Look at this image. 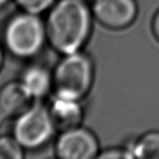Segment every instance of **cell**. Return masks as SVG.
Listing matches in <instances>:
<instances>
[{"mask_svg":"<svg viewBox=\"0 0 159 159\" xmlns=\"http://www.w3.org/2000/svg\"><path fill=\"white\" fill-rule=\"evenodd\" d=\"M47 42L46 24L39 15L21 11L4 27V46L16 58L31 59L38 55Z\"/></svg>","mask_w":159,"mask_h":159,"instance_id":"cell-3","label":"cell"},{"mask_svg":"<svg viewBox=\"0 0 159 159\" xmlns=\"http://www.w3.org/2000/svg\"><path fill=\"white\" fill-rule=\"evenodd\" d=\"M3 62H4V53H3V49H2V48L0 46V70L2 68Z\"/></svg>","mask_w":159,"mask_h":159,"instance_id":"cell-16","label":"cell"},{"mask_svg":"<svg viewBox=\"0 0 159 159\" xmlns=\"http://www.w3.org/2000/svg\"><path fill=\"white\" fill-rule=\"evenodd\" d=\"M15 118L12 136L24 150L44 147L57 130L47 106L31 105Z\"/></svg>","mask_w":159,"mask_h":159,"instance_id":"cell-4","label":"cell"},{"mask_svg":"<svg viewBox=\"0 0 159 159\" xmlns=\"http://www.w3.org/2000/svg\"><path fill=\"white\" fill-rule=\"evenodd\" d=\"M152 32L155 38L159 42V9L155 13L152 19Z\"/></svg>","mask_w":159,"mask_h":159,"instance_id":"cell-14","label":"cell"},{"mask_svg":"<svg viewBox=\"0 0 159 159\" xmlns=\"http://www.w3.org/2000/svg\"><path fill=\"white\" fill-rule=\"evenodd\" d=\"M24 151L13 136H0V159H21Z\"/></svg>","mask_w":159,"mask_h":159,"instance_id":"cell-11","label":"cell"},{"mask_svg":"<svg viewBox=\"0 0 159 159\" xmlns=\"http://www.w3.org/2000/svg\"><path fill=\"white\" fill-rule=\"evenodd\" d=\"M54 150L61 159L97 158L101 152L97 136L81 125L61 131Z\"/></svg>","mask_w":159,"mask_h":159,"instance_id":"cell-5","label":"cell"},{"mask_svg":"<svg viewBox=\"0 0 159 159\" xmlns=\"http://www.w3.org/2000/svg\"><path fill=\"white\" fill-rule=\"evenodd\" d=\"M9 0H0V9H2L7 3Z\"/></svg>","mask_w":159,"mask_h":159,"instance_id":"cell-17","label":"cell"},{"mask_svg":"<svg viewBox=\"0 0 159 159\" xmlns=\"http://www.w3.org/2000/svg\"><path fill=\"white\" fill-rule=\"evenodd\" d=\"M57 0H15L21 11L40 15L48 11Z\"/></svg>","mask_w":159,"mask_h":159,"instance_id":"cell-12","label":"cell"},{"mask_svg":"<svg viewBox=\"0 0 159 159\" xmlns=\"http://www.w3.org/2000/svg\"><path fill=\"white\" fill-rule=\"evenodd\" d=\"M52 76L55 94L82 101L92 89L95 64L83 50L62 55L52 71Z\"/></svg>","mask_w":159,"mask_h":159,"instance_id":"cell-2","label":"cell"},{"mask_svg":"<svg viewBox=\"0 0 159 159\" xmlns=\"http://www.w3.org/2000/svg\"><path fill=\"white\" fill-rule=\"evenodd\" d=\"M94 20L111 30H124L134 23L139 7L136 0H92Z\"/></svg>","mask_w":159,"mask_h":159,"instance_id":"cell-6","label":"cell"},{"mask_svg":"<svg viewBox=\"0 0 159 159\" xmlns=\"http://www.w3.org/2000/svg\"><path fill=\"white\" fill-rule=\"evenodd\" d=\"M97 158H131L130 154L125 146L112 147L101 151Z\"/></svg>","mask_w":159,"mask_h":159,"instance_id":"cell-13","label":"cell"},{"mask_svg":"<svg viewBox=\"0 0 159 159\" xmlns=\"http://www.w3.org/2000/svg\"><path fill=\"white\" fill-rule=\"evenodd\" d=\"M82 101L53 94L48 107L50 116L58 130H65L81 125L84 118Z\"/></svg>","mask_w":159,"mask_h":159,"instance_id":"cell-7","label":"cell"},{"mask_svg":"<svg viewBox=\"0 0 159 159\" xmlns=\"http://www.w3.org/2000/svg\"><path fill=\"white\" fill-rule=\"evenodd\" d=\"M32 101L20 81L9 82L0 89V109L8 118L24 112L32 105Z\"/></svg>","mask_w":159,"mask_h":159,"instance_id":"cell-9","label":"cell"},{"mask_svg":"<svg viewBox=\"0 0 159 159\" xmlns=\"http://www.w3.org/2000/svg\"><path fill=\"white\" fill-rule=\"evenodd\" d=\"M8 117L1 111V109H0V128L4 125V123L6 122V120L7 119Z\"/></svg>","mask_w":159,"mask_h":159,"instance_id":"cell-15","label":"cell"},{"mask_svg":"<svg viewBox=\"0 0 159 159\" xmlns=\"http://www.w3.org/2000/svg\"><path fill=\"white\" fill-rule=\"evenodd\" d=\"M90 6L85 0H57L45 20L48 43L59 54L83 50L93 27Z\"/></svg>","mask_w":159,"mask_h":159,"instance_id":"cell-1","label":"cell"},{"mask_svg":"<svg viewBox=\"0 0 159 159\" xmlns=\"http://www.w3.org/2000/svg\"><path fill=\"white\" fill-rule=\"evenodd\" d=\"M20 83L32 100H40L53 91L52 72L41 64H32L21 74Z\"/></svg>","mask_w":159,"mask_h":159,"instance_id":"cell-8","label":"cell"},{"mask_svg":"<svg viewBox=\"0 0 159 159\" xmlns=\"http://www.w3.org/2000/svg\"><path fill=\"white\" fill-rule=\"evenodd\" d=\"M85 1H87V2H89V1H92V0H85Z\"/></svg>","mask_w":159,"mask_h":159,"instance_id":"cell-18","label":"cell"},{"mask_svg":"<svg viewBox=\"0 0 159 159\" xmlns=\"http://www.w3.org/2000/svg\"><path fill=\"white\" fill-rule=\"evenodd\" d=\"M125 147L131 158L159 159V130L147 131L130 140Z\"/></svg>","mask_w":159,"mask_h":159,"instance_id":"cell-10","label":"cell"}]
</instances>
